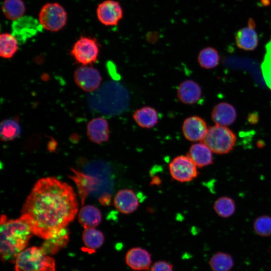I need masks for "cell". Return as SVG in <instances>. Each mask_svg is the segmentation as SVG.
<instances>
[{
  "instance_id": "32",
  "label": "cell",
  "mask_w": 271,
  "mask_h": 271,
  "mask_svg": "<svg viewBox=\"0 0 271 271\" xmlns=\"http://www.w3.org/2000/svg\"><path fill=\"white\" fill-rule=\"evenodd\" d=\"M99 200L101 203L104 205H107L110 201V197L108 194L106 195H104L100 197Z\"/></svg>"
},
{
  "instance_id": "6",
  "label": "cell",
  "mask_w": 271,
  "mask_h": 271,
  "mask_svg": "<svg viewBox=\"0 0 271 271\" xmlns=\"http://www.w3.org/2000/svg\"><path fill=\"white\" fill-rule=\"evenodd\" d=\"M99 46L97 40L90 37H81L74 44L70 54L75 60L83 65L92 64L97 61Z\"/></svg>"
},
{
  "instance_id": "23",
  "label": "cell",
  "mask_w": 271,
  "mask_h": 271,
  "mask_svg": "<svg viewBox=\"0 0 271 271\" xmlns=\"http://www.w3.org/2000/svg\"><path fill=\"white\" fill-rule=\"evenodd\" d=\"M2 8L5 16L13 21L23 17L26 10L22 0H5Z\"/></svg>"
},
{
  "instance_id": "19",
  "label": "cell",
  "mask_w": 271,
  "mask_h": 271,
  "mask_svg": "<svg viewBox=\"0 0 271 271\" xmlns=\"http://www.w3.org/2000/svg\"><path fill=\"white\" fill-rule=\"evenodd\" d=\"M136 123L141 127L150 128L158 123L159 116L155 108L146 106L137 109L132 114Z\"/></svg>"
},
{
  "instance_id": "21",
  "label": "cell",
  "mask_w": 271,
  "mask_h": 271,
  "mask_svg": "<svg viewBox=\"0 0 271 271\" xmlns=\"http://www.w3.org/2000/svg\"><path fill=\"white\" fill-rule=\"evenodd\" d=\"M69 235L68 230L66 228H64L55 236L45 239L41 247L48 255L56 254L67 245Z\"/></svg>"
},
{
  "instance_id": "31",
  "label": "cell",
  "mask_w": 271,
  "mask_h": 271,
  "mask_svg": "<svg viewBox=\"0 0 271 271\" xmlns=\"http://www.w3.org/2000/svg\"><path fill=\"white\" fill-rule=\"evenodd\" d=\"M150 271H173V266L166 261L159 260L151 266Z\"/></svg>"
},
{
  "instance_id": "10",
  "label": "cell",
  "mask_w": 271,
  "mask_h": 271,
  "mask_svg": "<svg viewBox=\"0 0 271 271\" xmlns=\"http://www.w3.org/2000/svg\"><path fill=\"white\" fill-rule=\"evenodd\" d=\"M43 28L40 22L31 17H22L14 21L12 25L13 35L18 42L24 43L33 37Z\"/></svg>"
},
{
  "instance_id": "8",
  "label": "cell",
  "mask_w": 271,
  "mask_h": 271,
  "mask_svg": "<svg viewBox=\"0 0 271 271\" xmlns=\"http://www.w3.org/2000/svg\"><path fill=\"white\" fill-rule=\"evenodd\" d=\"M98 21L106 26L118 24L122 19L123 11L119 3L114 0H105L99 4L96 9Z\"/></svg>"
},
{
  "instance_id": "25",
  "label": "cell",
  "mask_w": 271,
  "mask_h": 271,
  "mask_svg": "<svg viewBox=\"0 0 271 271\" xmlns=\"http://www.w3.org/2000/svg\"><path fill=\"white\" fill-rule=\"evenodd\" d=\"M18 49V41L12 34L2 33L0 35V55L5 59L12 58Z\"/></svg>"
},
{
  "instance_id": "30",
  "label": "cell",
  "mask_w": 271,
  "mask_h": 271,
  "mask_svg": "<svg viewBox=\"0 0 271 271\" xmlns=\"http://www.w3.org/2000/svg\"><path fill=\"white\" fill-rule=\"evenodd\" d=\"M265 51L261 67L266 84L271 89V39L265 46Z\"/></svg>"
},
{
  "instance_id": "26",
  "label": "cell",
  "mask_w": 271,
  "mask_h": 271,
  "mask_svg": "<svg viewBox=\"0 0 271 271\" xmlns=\"http://www.w3.org/2000/svg\"><path fill=\"white\" fill-rule=\"evenodd\" d=\"M236 204L231 197L222 196L218 198L214 203L213 209L216 213L222 218L232 216L236 210Z\"/></svg>"
},
{
  "instance_id": "5",
  "label": "cell",
  "mask_w": 271,
  "mask_h": 271,
  "mask_svg": "<svg viewBox=\"0 0 271 271\" xmlns=\"http://www.w3.org/2000/svg\"><path fill=\"white\" fill-rule=\"evenodd\" d=\"M67 15L65 9L57 3L44 5L39 14V22L43 28L50 32H57L66 25Z\"/></svg>"
},
{
  "instance_id": "24",
  "label": "cell",
  "mask_w": 271,
  "mask_h": 271,
  "mask_svg": "<svg viewBox=\"0 0 271 271\" xmlns=\"http://www.w3.org/2000/svg\"><path fill=\"white\" fill-rule=\"evenodd\" d=\"M200 66L205 69H212L216 67L220 60L218 51L214 48L207 47L202 49L197 57Z\"/></svg>"
},
{
  "instance_id": "4",
  "label": "cell",
  "mask_w": 271,
  "mask_h": 271,
  "mask_svg": "<svg viewBox=\"0 0 271 271\" xmlns=\"http://www.w3.org/2000/svg\"><path fill=\"white\" fill-rule=\"evenodd\" d=\"M236 141L234 132L225 126L216 124L208 128L202 141L214 153L223 155L233 149Z\"/></svg>"
},
{
  "instance_id": "18",
  "label": "cell",
  "mask_w": 271,
  "mask_h": 271,
  "mask_svg": "<svg viewBox=\"0 0 271 271\" xmlns=\"http://www.w3.org/2000/svg\"><path fill=\"white\" fill-rule=\"evenodd\" d=\"M197 167L202 168L213 163L212 151L203 142L197 143L190 148L188 155Z\"/></svg>"
},
{
  "instance_id": "15",
  "label": "cell",
  "mask_w": 271,
  "mask_h": 271,
  "mask_svg": "<svg viewBox=\"0 0 271 271\" xmlns=\"http://www.w3.org/2000/svg\"><path fill=\"white\" fill-rule=\"evenodd\" d=\"M87 134L89 139L96 144H101L108 141L109 128L107 121L98 117L91 120L87 125Z\"/></svg>"
},
{
  "instance_id": "17",
  "label": "cell",
  "mask_w": 271,
  "mask_h": 271,
  "mask_svg": "<svg viewBox=\"0 0 271 271\" xmlns=\"http://www.w3.org/2000/svg\"><path fill=\"white\" fill-rule=\"evenodd\" d=\"M236 111L233 105L226 102L216 105L211 112V118L216 124L228 126L236 120Z\"/></svg>"
},
{
  "instance_id": "28",
  "label": "cell",
  "mask_w": 271,
  "mask_h": 271,
  "mask_svg": "<svg viewBox=\"0 0 271 271\" xmlns=\"http://www.w3.org/2000/svg\"><path fill=\"white\" fill-rule=\"evenodd\" d=\"M21 133V127L16 118L8 119L3 121L1 125V138L4 141H12L17 138Z\"/></svg>"
},
{
  "instance_id": "14",
  "label": "cell",
  "mask_w": 271,
  "mask_h": 271,
  "mask_svg": "<svg viewBox=\"0 0 271 271\" xmlns=\"http://www.w3.org/2000/svg\"><path fill=\"white\" fill-rule=\"evenodd\" d=\"M113 203L117 210L125 214L134 212L139 206L137 195L133 191L129 189L118 191L114 198Z\"/></svg>"
},
{
  "instance_id": "20",
  "label": "cell",
  "mask_w": 271,
  "mask_h": 271,
  "mask_svg": "<svg viewBox=\"0 0 271 271\" xmlns=\"http://www.w3.org/2000/svg\"><path fill=\"white\" fill-rule=\"evenodd\" d=\"M101 219L100 210L91 205L83 206L78 214V221L84 228H95L100 223Z\"/></svg>"
},
{
  "instance_id": "7",
  "label": "cell",
  "mask_w": 271,
  "mask_h": 271,
  "mask_svg": "<svg viewBox=\"0 0 271 271\" xmlns=\"http://www.w3.org/2000/svg\"><path fill=\"white\" fill-rule=\"evenodd\" d=\"M169 169L172 177L182 183L190 182L198 175L197 166L188 155L175 157L170 163Z\"/></svg>"
},
{
  "instance_id": "9",
  "label": "cell",
  "mask_w": 271,
  "mask_h": 271,
  "mask_svg": "<svg viewBox=\"0 0 271 271\" xmlns=\"http://www.w3.org/2000/svg\"><path fill=\"white\" fill-rule=\"evenodd\" d=\"M74 78L77 85L87 92L98 89L102 81L99 72L96 69L87 65L78 68L74 72Z\"/></svg>"
},
{
  "instance_id": "27",
  "label": "cell",
  "mask_w": 271,
  "mask_h": 271,
  "mask_svg": "<svg viewBox=\"0 0 271 271\" xmlns=\"http://www.w3.org/2000/svg\"><path fill=\"white\" fill-rule=\"evenodd\" d=\"M209 265L212 271H230L234 265V261L229 254L218 252L210 259Z\"/></svg>"
},
{
  "instance_id": "29",
  "label": "cell",
  "mask_w": 271,
  "mask_h": 271,
  "mask_svg": "<svg viewBox=\"0 0 271 271\" xmlns=\"http://www.w3.org/2000/svg\"><path fill=\"white\" fill-rule=\"evenodd\" d=\"M254 232L259 236L268 237L271 235V216L262 215L256 217L253 223Z\"/></svg>"
},
{
  "instance_id": "22",
  "label": "cell",
  "mask_w": 271,
  "mask_h": 271,
  "mask_svg": "<svg viewBox=\"0 0 271 271\" xmlns=\"http://www.w3.org/2000/svg\"><path fill=\"white\" fill-rule=\"evenodd\" d=\"M82 240L85 249L93 253L102 246L104 241V236L99 230L94 228H84L83 232Z\"/></svg>"
},
{
  "instance_id": "12",
  "label": "cell",
  "mask_w": 271,
  "mask_h": 271,
  "mask_svg": "<svg viewBox=\"0 0 271 271\" xmlns=\"http://www.w3.org/2000/svg\"><path fill=\"white\" fill-rule=\"evenodd\" d=\"M125 262L133 270H147L151 267L152 256L147 250L140 247H134L126 252Z\"/></svg>"
},
{
  "instance_id": "13",
  "label": "cell",
  "mask_w": 271,
  "mask_h": 271,
  "mask_svg": "<svg viewBox=\"0 0 271 271\" xmlns=\"http://www.w3.org/2000/svg\"><path fill=\"white\" fill-rule=\"evenodd\" d=\"M246 27L239 29L235 36L237 46L242 50L252 51L258 45V38L255 30V23L252 18H249Z\"/></svg>"
},
{
  "instance_id": "16",
  "label": "cell",
  "mask_w": 271,
  "mask_h": 271,
  "mask_svg": "<svg viewBox=\"0 0 271 271\" xmlns=\"http://www.w3.org/2000/svg\"><path fill=\"white\" fill-rule=\"evenodd\" d=\"M177 94L181 102L186 104L196 103L200 100L202 95L200 85L192 80L183 81L179 85Z\"/></svg>"
},
{
  "instance_id": "1",
  "label": "cell",
  "mask_w": 271,
  "mask_h": 271,
  "mask_svg": "<svg viewBox=\"0 0 271 271\" xmlns=\"http://www.w3.org/2000/svg\"><path fill=\"white\" fill-rule=\"evenodd\" d=\"M78 209L72 188L54 177H46L34 186L20 218L29 225L34 234L45 240L66 228Z\"/></svg>"
},
{
  "instance_id": "11",
  "label": "cell",
  "mask_w": 271,
  "mask_h": 271,
  "mask_svg": "<svg viewBox=\"0 0 271 271\" xmlns=\"http://www.w3.org/2000/svg\"><path fill=\"white\" fill-rule=\"evenodd\" d=\"M182 128L185 138L191 142L202 141L208 130L205 121L198 116H192L186 118Z\"/></svg>"
},
{
  "instance_id": "3",
  "label": "cell",
  "mask_w": 271,
  "mask_h": 271,
  "mask_svg": "<svg viewBox=\"0 0 271 271\" xmlns=\"http://www.w3.org/2000/svg\"><path fill=\"white\" fill-rule=\"evenodd\" d=\"M15 271H55V260L41 247L25 248L17 257Z\"/></svg>"
},
{
  "instance_id": "2",
  "label": "cell",
  "mask_w": 271,
  "mask_h": 271,
  "mask_svg": "<svg viewBox=\"0 0 271 271\" xmlns=\"http://www.w3.org/2000/svg\"><path fill=\"white\" fill-rule=\"evenodd\" d=\"M34 234L29 225L21 218L8 220L1 217L0 251L4 261L14 262Z\"/></svg>"
}]
</instances>
